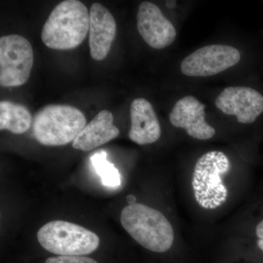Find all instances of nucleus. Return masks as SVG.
I'll list each match as a JSON object with an SVG mask.
<instances>
[{
	"label": "nucleus",
	"instance_id": "f257e3e1",
	"mask_svg": "<svg viewBox=\"0 0 263 263\" xmlns=\"http://www.w3.org/2000/svg\"><path fill=\"white\" fill-rule=\"evenodd\" d=\"M89 32V13L84 3L65 0L55 7L43 27L41 38L48 48L73 49Z\"/></svg>",
	"mask_w": 263,
	"mask_h": 263
},
{
	"label": "nucleus",
	"instance_id": "f03ea898",
	"mask_svg": "<svg viewBox=\"0 0 263 263\" xmlns=\"http://www.w3.org/2000/svg\"><path fill=\"white\" fill-rule=\"evenodd\" d=\"M120 220L128 234L144 248L163 253L172 247L174 228L157 209L136 202L123 209Z\"/></svg>",
	"mask_w": 263,
	"mask_h": 263
},
{
	"label": "nucleus",
	"instance_id": "7ed1b4c3",
	"mask_svg": "<svg viewBox=\"0 0 263 263\" xmlns=\"http://www.w3.org/2000/svg\"><path fill=\"white\" fill-rule=\"evenodd\" d=\"M86 125V117L79 109L51 104L36 114L33 133L38 143L43 146H65L74 141Z\"/></svg>",
	"mask_w": 263,
	"mask_h": 263
},
{
	"label": "nucleus",
	"instance_id": "20e7f679",
	"mask_svg": "<svg viewBox=\"0 0 263 263\" xmlns=\"http://www.w3.org/2000/svg\"><path fill=\"white\" fill-rule=\"evenodd\" d=\"M230 164L223 152H207L197 160L192 186L197 203L205 209L221 206L228 199V189L221 176L229 171Z\"/></svg>",
	"mask_w": 263,
	"mask_h": 263
},
{
	"label": "nucleus",
	"instance_id": "39448f33",
	"mask_svg": "<svg viewBox=\"0 0 263 263\" xmlns=\"http://www.w3.org/2000/svg\"><path fill=\"white\" fill-rule=\"evenodd\" d=\"M43 248L60 256H83L92 253L100 238L92 231L74 223L62 220L49 221L37 232Z\"/></svg>",
	"mask_w": 263,
	"mask_h": 263
},
{
	"label": "nucleus",
	"instance_id": "423d86ee",
	"mask_svg": "<svg viewBox=\"0 0 263 263\" xmlns=\"http://www.w3.org/2000/svg\"><path fill=\"white\" fill-rule=\"evenodd\" d=\"M32 45L27 38L10 34L0 38V84L17 87L27 82L33 66Z\"/></svg>",
	"mask_w": 263,
	"mask_h": 263
},
{
	"label": "nucleus",
	"instance_id": "0eeeda50",
	"mask_svg": "<svg viewBox=\"0 0 263 263\" xmlns=\"http://www.w3.org/2000/svg\"><path fill=\"white\" fill-rule=\"evenodd\" d=\"M240 53L228 45L204 46L186 57L181 64L183 75L190 77H208L220 73L238 63Z\"/></svg>",
	"mask_w": 263,
	"mask_h": 263
},
{
	"label": "nucleus",
	"instance_id": "6e6552de",
	"mask_svg": "<svg viewBox=\"0 0 263 263\" xmlns=\"http://www.w3.org/2000/svg\"><path fill=\"white\" fill-rule=\"evenodd\" d=\"M215 105L223 114L235 116L240 124H250L263 114V95L248 86H230L221 91Z\"/></svg>",
	"mask_w": 263,
	"mask_h": 263
},
{
	"label": "nucleus",
	"instance_id": "1a4fd4ad",
	"mask_svg": "<svg viewBox=\"0 0 263 263\" xmlns=\"http://www.w3.org/2000/svg\"><path fill=\"white\" fill-rule=\"evenodd\" d=\"M137 27L145 42L155 49H163L174 43L176 30L154 3L143 2L138 8Z\"/></svg>",
	"mask_w": 263,
	"mask_h": 263
},
{
	"label": "nucleus",
	"instance_id": "9d476101",
	"mask_svg": "<svg viewBox=\"0 0 263 263\" xmlns=\"http://www.w3.org/2000/svg\"><path fill=\"white\" fill-rule=\"evenodd\" d=\"M205 106L193 96L179 100L170 113L172 125L185 129L189 136L201 141L211 139L216 130L205 121Z\"/></svg>",
	"mask_w": 263,
	"mask_h": 263
},
{
	"label": "nucleus",
	"instance_id": "9b49d317",
	"mask_svg": "<svg viewBox=\"0 0 263 263\" xmlns=\"http://www.w3.org/2000/svg\"><path fill=\"white\" fill-rule=\"evenodd\" d=\"M90 54L96 61L108 56L117 32V24L110 12L100 3H94L89 12Z\"/></svg>",
	"mask_w": 263,
	"mask_h": 263
},
{
	"label": "nucleus",
	"instance_id": "f8f14e48",
	"mask_svg": "<svg viewBox=\"0 0 263 263\" xmlns=\"http://www.w3.org/2000/svg\"><path fill=\"white\" fill-rule=\"evenodd\" d=\"M129 138L138 145L155 143L161 137V127L153 106L146 99H135L130 107Z\"/></svg>",
	"mask_w": 263,
	"mask_h": 263
},
{
	"label": "nucleus",
	"instance_id": "ddd939ff",
	"mask_svg": "<svg viewBox=\"0 0 263 263\" xmlns=\"http://www.w3.org/2000/svg\"><path fill=\"white\" fill-rule=\"evenodd\" d=\"M114 120L113 114L109 110L99 112L76 137L72 147L82 152H90L115 139L119 136V129L114 125Z\"/></svg>",
	"mask_w": 263,
	"mask_h": 263
},
{
	"label": "nucleus",
	"instance_id": "4468645a",
	"mask_svg": "<svg viewBox=\"0 0 263 263\" xmlns=\"http://www.w3.org/2000/svg\"><path fill=\"white\" fill-rule=\"evenodd\" d=\"M32 116L21 104L10 101L0 103V129L13 134H23L32 126Z\"/></svg>",
	"mask_w": 263,
	"mask_h": 263
},
{
	"label": "nucleus",
	"instance_id": "2eb2a0df",
	"mask_svg": "<svg viewBox=\"0 0 263 263\" xmlns=\"http://www.w3.org/2000/svg\"><path fill=\"white\" fill-rule=\"evenodd\" d=\"M91 162L97 174L101 178L103 186L110 189L120 187L122 176L116 166L107 160V153L105 151L93 155Z\"/></svg>",
	"mask_w": 263,
	"mask_h": 263
},
{
	"label": "nucleus",
	"instance_id": "dca6fc26",
	"mask_svg": "<svg viewBox=\"0 0 263 263\" xmlns=\"http://www.w3.org/2000/svg\"><path fill=\"white\" fill-rule=\"evenodd\" d=\"M45 263H98L95 259L84 256H59L49 257Z\"/></svg>",
	"mask_w": 263,
	"mask_h": 263
},
{
	"label": "nucleus",
	"instance_id": "f3484780",
	"mask_svg": "<svg viewBox=\"0 0 263 263\" xmlns=\"http://www.w3.org/2000/svg\"><path fill=\"white\" fill-rule=\"evenodd\" d=\"M255 232L256 235L258 237L259 239L263 240V219L257 224Z\"/></svg>",
	"mask_w": 263,
	"mask_h": 263
},
{
	"label": "nucleus",
	"instance_id": "a211bd4d",
	"mask_svg": "<svg viewBox=\"0 0 263 263\" xmlns=\"http://www.w3.org/2000/svg\"><path fill=\"white\" fill-rule=\"evenodd\" d=\"M127 201L128 203H129V205H131V204L136 203V197H135L134 195H128V196L127 197Z\"/></svg>",
	"mask_w": 263,
	"mask_h": 263
},
{
	"label": "nucleus",
	"instance_id": "6ab92c4d",
	"mask_svg": "<svg viewBox=\"0 0 263 263\" xmlns=\"http://www.w3.org/2000/svg\"><path fill=\"white\" fill-rule=\"evenodd\" d=\"M167 6L169 8H173L176 5V2L175 1H168L166 3Z\"/></svg>",
	"mask_w": 263,
	"mask_h": 263
},
{
	"label": "nucleus",
	"instance_id": "aec40b11",
	"mask_svg": "<svg viewBox=\"0 0 263 263\" xmlns=\"http://www.w3.org/2000/svg\"><path fill=\"white\" fill-rule=\"evenodd\" d=\"M257 246H258L259 248L263 252V240L259 239L257 240Z\"/></svg>",
	"mask_w": 263,
	"mask_h": 263
}]
</instances>
